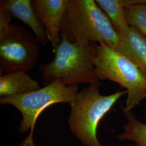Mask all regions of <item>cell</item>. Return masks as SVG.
Segmentation results:
<instances>
[{"instance_id": "10", "label": "cell", "mask_w": 146, "mask_h": 146, "mask_svg": "<svg viewBox=\"0 0 146 146\" xmlns=\"http://www.w3.org/2000/svg\"><path fill=\"white\" fill-rule=\"evenodd\" d=\"M0 76L1 98L26 94L40 88L38 82L23 71Z\"/></svg>"}, {"instance_id": "6", "label": "cell", "mask_w": 146, "mask_h": 146, "mask_svg": "<svg viewBox=\"0 0 146 146\" xmlns=\"http://www.w3.org/2000/svg\"><path fill=\"white\" fill-rule=\"evenodd\" d=\"M40 43L26 29L10 23L0 28V75L35 68Z\"/></svg>"}, {"instance_id": "9", "label": "cell", "mask_w": 146, "mask_h": 146, "mask_svg": "<svg viewBox=\"0 0 146 146\" xmlns=\"http://www.w3.org/2000/svg\"><path fill=\"white\" fill-rule=\"evenodd\" d=\"M116 51L129 59L146 76V36L134 27L120 35Z\"/></svg>"}, {"instance_id": "11", "label": "cell", "mask_w": 146, "mask_h": 146, "mask_svg": "<svg viewBox=\"0 0 146 146\" xmlns=\"http://www.w3.org/2000/svg\"><path fill=\"white\" fill-rule=\"evenodd\" d=\"M96 2L120 35L125 34L130 27L126 21L125 8L131 5L146 4V0H96Z\"/></svg>"}, {"instance_id": "4", "label": "cell", "mask_w": 146, "mask_h": 146, "mask_svg": "<svg viewBox=\"0 0 146 146\" xmlns=\"http://www.w3.org/2000/svg\"><path fill=\"white\" fill-rule=\"evenodd\" d=\"M99 80H109L125 89V110L131 111L146 98V76L134 63L120 52L101 42L94 57Z\"/></svg>"}, {"instance_id": "12", "label": "cell", "mask_w": 146, "mask_h": 146, "mask_svg": "<svg viewBox=\"0 0 146 146\" xmlns=\"http://www.w3.org/2000/svg\"><path fill=\"white\" fill-rule=\"evenodd\" d=\"M121 108L127 122L124 127L125 131L118 136L119 140L134 141L138 146H146V123L139 120L131 111L125 110L122 104Z\"/></svg>"}, {"instance_id": "3", "label": "cell", "mask_w": 146, "mask_h": 146, "mask_svg": "<svg viewBox=\"0 0 146 146\" xmlns=\"http://www.w3.org/2000/svg\"><path fill=\"white\" fill-rule=\"evenodd\" d=\"M100 84H92L78 92L70 104L68 117L70 129L86 146H104L99 141L97 131L100 122L126 90L109 95L100 93Z\"/></svg>"}, {"instance_id": "7", "label": "cell", "mask_w": 146, "mask_h": 146, "mask_svg": "<svg viewBox=\"0 0 146 146\" xmlns=\"http://www.w3.org/2000/svg\"><path fill=\"white\" fill-rule=\"evenodd\" d=\"M68 0H33L37 17L47 33L54 52L61 42L60 31Z\"/></svg>"}, {"instance_id": "1", "label": "cell", "mask_w": 146, "mask_h": 146, "mask_svg": "<svg viewBox=\"0 0 146 146\" xmlns=\"http://www.w3.org/2000/svg\"><path fill=\"white\" fill-rule=\"evenodd\" d=\"M60 36L81 46L102 42L116 50L120 35L96 1L68 0Z\"/></svg>"}, {"instance_id": "2", "label": "cell", "mask_w": 146, "mask_h": 146, "mask_svg": "<svg viewBox=\"0 0 146 146\" xmlns=\"http://www.w3.org/2000/svg\"><path fill=\"white\" fill-rule=\"evenodd\" d=\"M96 46H81L61 37L54 59L40 67L43 83L47 86L60 80L67 86L100 84L94 66Z\"/></svg>"}, {"instance_id": "13", "label": "cell", "mask_w": 146, "mask_h": 146, "mask_svg": "<svg viewBox=\"0 0 146 146\" xmlns=\"http://www.w3.org/2000/svg\"><path fill=\"white\" fill-rule=\"evenodd\" d=\"M126 21L146 36V4L131 5L125 8Z\"/></svg>"}, {"instance_id": "5", "label": "cell", "mask_w": 146, "mask_h": 146, "mask_svg": "<svg viewBox=\"0 0 146 146\" xmlns=\"http://www.w3.org/2000/svg\"><path fill=\"white\" fill-rule=\"evenodd\" d=\"M78 85L67 86L56 80L43 88L31 92L0 98L1 104L13 106L22 116L19 131L21 133L31 130L29 135L20 146H36L33 131L38 116L52 104H71L78 93Z\"/></svg>"}, {"instance_id": "14", "label": "cell", "mask_w": 146, "mask_h": 146, "mask_svg": "<svg viewBox=\"0 0 146 146\" xmlns=\"http://www.w3.org/2000/svg\"><path fill=\"white\" fill-rule=\"evenodd\" d=\"M135 146H137V145H136Z\"/></svg>"}, {"instance_id": "8", "label": "cell", "mask_w": 146, "mask_h": 146, "mask_svg": "<svg viewBox=\"0 0 146 146\" xmlns=\"http://www.w3.org/2000/svg\"><path fill=\"white\" fill-rule=\"evenodd\" d=\"M0 9L8 11L12 17H16L26 24L34 33L42 46L49 41L47 33L38 20L34 10L31 0L1 1Z\"/></svg>"}]
</instances>
